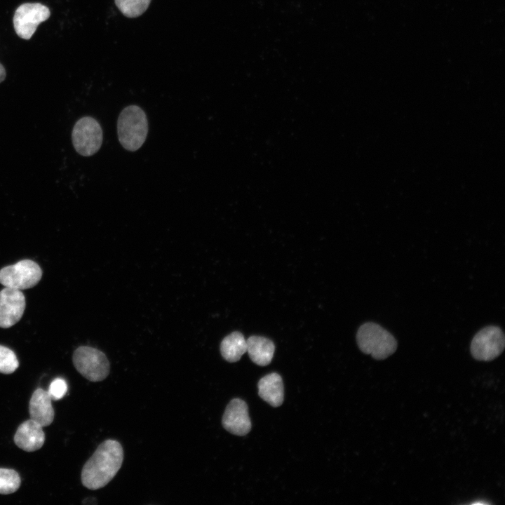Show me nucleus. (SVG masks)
<instances>
[{
    "mask_svg": "<svg viewBox=\"0 0 505 505\" xmlns=\"http://www.w3.org/2000/svg\"><path fill=\"white\" fill-rule=\"evenodd\" d=\"M123 461V450L120 443L112 439L103 441L83 466V485L92 490L105 487L118 473Z\"/></svg>",
    "mask_w": 505,
    "mask_h": 505,
    "instance_id": "obj_1",
    "label": "nucleus"
},
{
    "mask_svg": "<svg viewBox=\"0 0 505 505\" xmlns=\"http://www.w3.org/2000/svg\"><path fill=\"white\" fill-rule=\"evenodd\" d=\"M119 140L126 150L135 152L144 144L148 133L145 112L137 105L125 107L117 120Z\"/></svg>",
    "mask_w": 505,
    "mask_h": 505,
    "instance_id": "obj_2",
    "label": "nucleus"
},
{
    "mask_svg": "<svg viewBox=\"0 0 505 505\" xmlns=\"http://www.w3.org/2000/svg\"><path fill=\"white\" fill-rule=\"evenodd\" d=\"M360 350L370 354L376 360H383L393 354L397 349L394 337L379 325L368 322L363 324L356 334Z\"/></svg>",
    "mask_w": 505,
    "mask_h": 505,
    "instance_id": "obj_3",
    "label": "nucleus"
},
{
    "mask_svg": "<svg viewBox=\"0 0 505 505\" xmlns=\"http://www.w3.org/2000/svg\"><path fill=\"white\" fill-rule=\"evenodd\" d=\"M72 361L76 370L90 382L102 381L109 374V362L105 354L97 349L79 346L74 351Z\"/></svg>",
    "mask_w": 505,
    "mask_h": 505,
    "instance_id": "obj_4",
    "label": "nucleus"
},
{
    "mask_svg": "<svg viewBox=\"0 0 505 505\" xmlns=\"http://www.w3.org/2000/svg\"><path fill=\"white\" fill-rule=\"evenodd\" d=\"M41 277V267L31 260H22L0 269V283L20 290L33 288Z\"/></svg>",
    "mask_w": 505,
    "mask_h": 505,
    "instance_id": "obj_5",
    "label": "nucleus"
},
{
    "mask_svg": "<svg viewBox=\"0 0 505 505\" xmlns=\"http://www.w3.org/2000/svg\"><path fill=\"white\" fill-rule=\"evenodd\" d=\"M73 146L79 154L90 156L101 147L102 130L94 118L84 116L75 123L72 133Z\"/></svg>",
    "mask_w": 505,
    "mask_h": 505,
    "instance_id": "obj_6",
    "label": "nucleus"
},
{
    "mask_svg": "<svg viewBox=\"0 0 505 505\" xmlns=\"http://www.w3.org/2000/svg\"><path fill=\"white\" fill-rule=\"evenodd\" d=\"M504 335L497 326H487L473 337L471 343V353L477 361H491L504 351Z\"/></svg>",
    "mask_w": 505,
    "mask_h": 505,
    "instance_id": "obj_7",
    "label": "nucleus"
},
{
    "mask_svg": "<svg viewBox=\"0 0 505 505\" xmlns=\"http://www.w3.org/2000/svg\"><path fill=\"white\" fill-rule=\"evenodd\" d=\"M50 15V9L40 3H25L15 10L13 22L18 36L28 40L34 34L38 25Z\"/></svg>",
    "mask_w": 505,
    "mask_h": 505,
    "instance_id": "obj_8",
    "label": "nucleus"
},
{
    "mask_svg": "<svg viewBox=\"0 0 505 505\" xmlns=\"http://www.w3.org/2000/svg\"><path fill=\"white\" fill-rule=\"evenodd\" d=\"M25 297L20 290L5 287L0 291V328H8L22 317Z\"/></svg>",
    "mask_w": 505,
    "mask_h": 505,
    "instance_id": "obj_9",
    "label": "nucleus"
},
{
    "mask_svg": "<svg viewBox=\"0 0 505 505\" xmlns=\"http://www.w3.org/2000/svg\"><path fill=\"white\" fill-rule=\"evenodd\" d=\"M222 424L229 432L236 436H245L251 429V422L245 402L240 398L231 400L224 412Z\"/></svg>",
    "mask_w": 505,
    "mask_h": 505,
    "instance_id": "obj_10",
    "label": "nucleus"
},
{
    "mask_svg": "<svg viewBox=\"0 0 505 505\" xmlns=\"http://www.w3.org/2000/svg\"><path fill=\"white\" fill-rule=\"evenodd\" d=\"M14 442L18 447L27 452L40 449L45 442L43 427L31 419L25 421L18 426Z\"/></svg>",
    "mask_w": 505,
    "mask_h": 505,
    "instance_id": "obj_11",
    "label": "nucleus"
},
{
    "mask_svg": "<svg viewBox=\"0 0 505 505\" xmlns=\"http://www.w3.org/2000/svg\"><path fill=\"white\" fill-rule=\"evenodd\" d=\"M51 398L48 391L36 389L30 398L29 412L30 419L39 423L42 427L49 426L54 419V410Z\"/></svg>",
    "mask_w": 505,
    "mask_h": 505,
    "instance_id": "obj_12",
    "label": "nucleus"
},
{
    "mask_svg": "<svg viewBox=\"0 0 505 505\" xmlns=\"http://www.w3.org/2000/svg\"><path fill=\"white\" fill-rule=\"evenodd\" d=\"M259 396L273 407H278L283 402L284 391L281 377L276 372L267 375L258 382Z\"/></svg>",
    "mask_w": 505,
    "mask_h": 505,
    "instance_id": "obj_13",
    "label": "nucleus"
},
{
    "mask_svg": "<svg viewBox=\"0 0 505 505\" xmlns=\"http://www.w3.org/2000/svg\"><path fill=\"white\" fill-rule=\"evenodd\" d=\"M247 350L251 361L264 366L273 358L275 346L271 340L260 336H251L246 340Z\"/></svg>",
    "mask_w": 505,
    "mask_h": 505,
    "instance_id": "obj_14",
    "label": "nucleus"
},
{
    "mask_svg": "<svg viewBox=\"0 0 505 505\" xmlns=\"http://www.w3.org/2000/svg\"><path fill=\"white\" fill-rule=\"evenodd\" d=\"M246 350V340L243 335L237 331L226 336L220 344V352L222 357L230 363L239 361Z\"/></svg>",
    "mask_w": 505,
    "mask_h": 505,
    "instance_id": "obj_15",
    "label": "nucleus"
},
{
    "mask_svg": "<svg viewBox=\"0 0 505 505\" xmlns=\"http://www.w3.org/2000/svg\"><path fill=\"white\" fill-rule=\"evenodd\" d=\"M116 7L128 18H137L148 8L151 0H114Z\"/></svg>",
    "mask_w": 505,
    "mask_h": 505,
    "instance_id": "obj_16",
    "label": "nucleus"
},
{
    "mask_svg": "<svg viewBox=\"0 0 505 505\" xmlns=\"http://www.w3.org/2000/svg\"><path fill=\"white\" fill-rule=\"evenodd\" d=\"M20 477L17 471L0 468V494H8L15 492L20 487Z\"/></svg>",
    "mask_w": 505,
    "mask_h": 505,
    "instance_id": "obj_17",
    "label": "nucleus"
},
{
    "mask_svg": "<svg viewBox=\"0 0 505 505\" xmlns=\"http://www.w3.org/2000/svg\"><path fill=\"white\" fill-rule=\"evenodd\" d=\"M19 366L15 354L9 348L0 345V372L11 374Z\"/></svg>",
    "mask_w": 505,
    "mask_h": 505,
    "instance_id": "obj_18",
    "label": "nucleus"
},
{
    "mask_svg": "<svg viewBox=\"0 0 505 505\" xmlns=\"http://www.w3.org/2000/svg\"><path fill=\"white\" fill-rule=\"evenodd\" d=\"M47 391L52 400H60L66 394L67 384L64 379L58 377L51 382Z\"/></svg>",
    "mask_w": 505,
    "mask_h": 505,
    "instance_id": "obj_19",
    "label": "nucleus"
},
{
    "mask_svg": "<svg viewBox=\"0 0 505 505\" xmlns=\"http://www.w3.org/2000/svg\"><path fill=\"white\" fill-rule=\"evenodd\" d=\"M6 70L4 67L0 63V83H1L6 78Z\"/></svg>",
    "mask_w": 505,
    "mask_h": 505,
    "instance_id": "obj_20",
    "label": "nucleus"
}]
</instances>
